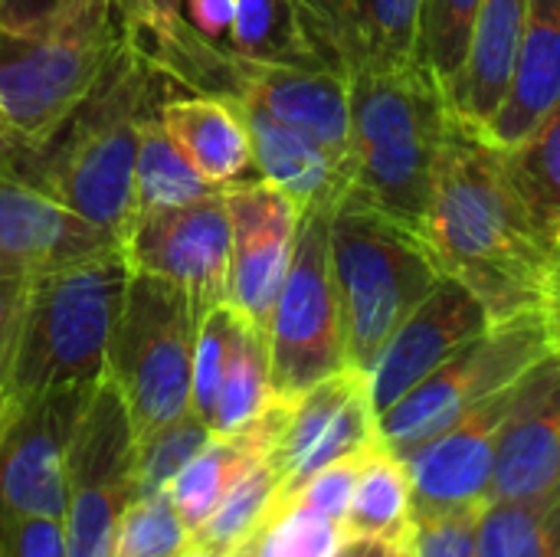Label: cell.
I'll list each match as a JSON object with an SVG mask.
<instances>
[{
    "label": "cell",
    "mask_w": 560,
    "mask_h": 557,
    "mask_svg": "<svg viewBox=\"0 0 560 557\" xmlns=\"http://www.w3.org/2000/svg\"><path fill=\"white\" fill-rule=\"evenodd\" d=\"M476 557H560V486L535 499L489 502L476 529Z\"/></svg>",
    "instance_id": "25"
},
{
    "label": "cell",
    "mask_w": 560,
    "mask_h": 557,
    "mask_svg": "<svg viewBox=\"0 0 560 557\" xmlns=\"http://www.w3.org/2000/svg\"><path fill=\"white\" fill-rule=\"evenodd\" d=\"M368 450H371V446H368ZM368 450H364V453H368ZM364 453L348 456V460H338V463L318 469V473L299 489V496H295L292 502H302V506H308V509H315V512H322V515H328V519H335V522H345L348 506H351V496H354V483H358Z\"/></svg>",
    "instance_id": "37"
},
{
    "label": "cell",
    "mask_w": 560,
    "mask_h": 557,
    "mask_svg": "<svg viewBox=\"0 0 560 557\" xmlns=\"http://www.w3.org/2000/svg\"><path fill=\"white\" fill-rule=\"evenodd\" d=\"M423 240L443 276L459 279L492 325L548 309L555 250L532 227L502 148L456 112L436 161Z\"/></svg>",
    "instance_id": "1"
},
{
    "label": "cell",
    "mask_w": 560,
    "mask_h": 557,
    "mask_svg": "<svg viewBox=\"0 0 560 557\" xmlns=\"http://www.w3.org/2000/svg\"><path fill=\"white\" fill-rule=\"evenodd\" d=\"M410 529H413V496H410L407 466L394 450H387L377 440L361 460V473L341 532L345 538L368 535V538L404 542Z\"/></svg>",
    "instance_id": "23"
},
{
    "label": "cell",
    "mask_w": 560,
    "mask_h": 557,
    "mask_svg": "<svg viewBox=\"0 0 560 557\" xmlns=\"http://www.w3.org/2000/svg\"><path fill=\"white\" fill-rule=\"evenodd\" d=\"M187 7V23L213 39V43H226L230 36V26H233V16H236V0H184Z\"/></svg>",
    "instance_id": "40"
},
{
    "label": "cell",
    "mask_w": 560,
    "mask_h": 557,
    "mask_svg": "<svg viewBox=\"0 0 560 557\" xmlns=\"http://www.w3.org/2000/svg\"><path fill=\"white\" fill-rule=\"evenodd\" d=\"M397 545H400V542L358 535V538H345V542L338 545V552L331 557H394L397 555Z\"/></svg>",
    "instance_id": "42"
},
{
    "label": "cell",
    "mask_w": 560,
    "mask_h": 557,
    "mask_svg": "<svg viewBox=\"0 0 560 557\" xmlns=\"http://www.w3.org/2000/svg\"><path fill=\"white\" fill-rule=\"evenodd\" d=\"M30 279L23 272H3L0 269V394H7L20 335H23V318H26V299H30Z\"/></svg>",
    "instance_id": "38"
},
{
    "label": "cell",
    "mask_w": 560,
    "mask_h": 557,
    "mask_svg": "<svg viewBox=\"0 0 560 557\" xmlns=\"http://www.w3.org/2000/svg\"><path fill=\"white\" fill-rule=\"evenodd\" d=\"M548 325H551V335H555V345H560V240L555 246V256H551V282H548Z\"/></svg>",
    "instance_id": "43"
},
{
    "label": "cell",
    "mask_w": 560,
    "mask_h": 557,
    "mask_svg": "<svg viewBox=\"0 0 560 557\" xmlns=\"http://www.w3.org/2000/svg\"><path fill=\"white\" fill-rule=\"evenodd\" d=\"M233 105L249 131L256 177L289 194L302 213L318 207H335L348 194L351 171L331 151H325L318 141L282 125L279 118H272L256 105L246 102H233Z\"/></svg>",
    "instance_id": "19"
},
{
    "label": "cell",
    "mask_w": 560,
    "mask_h": 557,
    "mask_svg": "<svg viewBox=\"0 0 560 557\" xmlns=\"http://www.w3.org/2000/svg\"><path fill=\"white\" fill-rule=\"evenodd\" d=\"M560 105V0H528L518 59L505 102L482 135L495 148L518 144Z\"/></svg>",
    "instance_id": "20"
},
{
    "label": "cell",
    "mask_w": 560,
    "mask_h": 557,
    "mask_svg": "<svg viewBox=\"0 0 560 557\" xmlns=\"http://www.w3.org/2000/svg\"><path fill=\"white\" fill-rule=\"evenodd\" d=\"M184 0H115L118 30L138 43H148L161 33H167L184 13Z\"/></svg>",
    "instance_id": "39"
},
{
    "label": "cell",
    "mask_w": 560,
    "mask_h": 557,
    "mask_svg": "<svg viewBox=\"0 0 560 557\" xmlns=\"http://www.w3.org/2000/svg\"><path fill=\"white\" fill-rule=\"evenodd\" d=\"M197 322L180 286L131 269L105 351V378L118 387L138 443L190 410Z\"/></svg>",
    "instance_id": "7"
},
{
    "label": "cell",
    "mask_w": 560,
    "mask_h": 557,
    "mask_svg": "<svg viewBox=\"0 0 560 557\" xmlns=\"http://www.w3.org/2000/svg\"><path fill=\"white\" fill-rule=\"evenodd\" d=\"M555 486H560V345L512 387L489 502L535 499Z\"/></svg>",
    "instance_id": "17"
},
{
    "label": "cell",
    "mask_w": 560,
    "mask_h": 557,
    "mask_svg": "<svg viewBox=\"0 0 560 557\" xmlns=\"http://www.w3.org/2000/svg\"><path fill=\"white\" fill-rule=\"evenodd\" d=\"M328 213L331 207L302 213L295 256L266 325L272 394L282 401H295L348 364L328 250Z\"/></svg>",
    "instance_id": "9"
},
{
    "label": "cell",
    "mask_w": 560,
    "mask_h": 557,
    "mask_svg": "<svg viewBox=\"0 0 560 557\" xmlns=\"http://www.w3.org/2000/svg\"><path fill=\"white\" fill-rule=\"evenodd\" d=\"M118 43L115 0H66L26 30L0 23V148H39L95 89Z\"/></svg>",
    "instance_id": "4"
},
{
    "label": "cell",
    "mask_w": 560,
    "mask_h": 557,
    "mask_svg": "<svg viewBox=\"0 0 560 557\" xmlns=\"http://www.w3.org/2000/svg\"><path fill=\"white\" fill-rule=\"evenodd\" d=\"M410 532H413V529H410ZM394 557H413V545H410V535H407V538H404V542L397 545V555H394Z\"/></svg>",
    "instance_id": "44"
},
{
    "label": "cell",
    "mask_w": 560,
    "mask_h": 557,
    "mask_svg": "<svg viewBox=\"0 0 560 557\" xmlns=\"http://www.w3.org/2000/svg\"><path fill=\"white\" fill-rule=\"evenodd\" d=\"M95 384L7 404L0 420V525L46 515L66 522V450Z\"/></svg>",
    "instance_id": "11"
},
{
    "label": "cell",
    "mask_w": 560,
    "mask_h": 557,
    "mask_svg": "<svg viewBox=\"0 0 560 557\" xmlns=\"http://www.w3.org/2000/svg\"><path fill=\"white\" fill-rule=\"evenodd\" d=\"M226 46L246 59L318 69L299 30L292 0H236V16Z\"/></svg>",
    "instance_id": "29"
},
{
    "label": "cell",
    "mask_w": 560,
    "mask_h": 557,
    "mask_svg": "<svg viewBox=\"0 0 560 557\" xmlns=\"http://www.w3.org/2000/svg\"><path fill=\"white\" fill-rule=\"evenodd\" d=\"M128 279L131 266L121 246L33 276L3 401L23 404L59 387L98 384Z\"/></svg>",
    "instance_id": "5"
},
{
    "label": "cell",
    "mask_w": 560,
    "mask_h": 557,
    "mask_svg": "<svg viewBox=\"0 0 560 557\" xmlns=\"http://www.w3.org/2000/svg\"><path fill=\"white\" fill-rule=\"evenodd\" d=\"M525 13L528 0H479L466 62L446 92L453 112L463 121L486 128L505 102L518 59Z\"/></svg>",
    "instance_id": "21"
},
{
    "label": "cell",
    "mask_w": 560,
    "mask_h": 557,
    "mask_svg": "<svg viewBox=\"0 0 560 557\" xmlns=\"http://www.w3.org/2000/svg\"><path fill=\"white\" fill-rule=\"evenodd\" d=\"M138 499V440L118 387L102 378L66 450L69 557H115L118 529Z\"/></svg>",
    "instance_id": "10"
},
{
    "label": "cell",
    "mask_w": 560,
    "mask_h": 557,
    "mask_svg": "<svg viewBox=\"0 0 560 557\" xmlns=\"http://www.w3.org/2000/svg\"><path fill=\"white\" fill-rule=\"evenodd\" d=\"M492 328L486 305L453 276H440L427 299L397 325L368 371L374 414L394 407L423 378Z\"/></svg>",
    "instance_id": "15"
},
{
    "label": "cell",
    "mask_w": 560,
    "mask_h": 557,
    "mask_svg": "<svg viewBox=\"0 0 560 557\" xmlns=\"http://www.w3.org/2000/svg\"><path fill=\"white\" fill-rule=\"evenodd\" d=\"M240 312L230 302H220L207 309L197 322V338H194V374H190V410L210 427L217 397L223 387L230 348L240 328Z\"/></svg>",
    "instance_id": "32"
},
{
    "label": "cell",
    "mask_w": 560,
    "mask_h": 557,
    "mask_svg": "<svg viewBox=\"0 0 560 557\" xmlns=\"http://www.w3.org/2000/svg\"><path fill=\"white\" fill-rule=\"evenodd\" d=\"M194 532L184 525L171 489L138 496L118 529L115 557H187L194 555Z\"/></svg>",
    "instance_id": "30"
},
{
    "label": "cell",
    "mask_w": 560,
    "mask_h": 557,
    "mask_svg": "<svg viewBox=\"0 0 560 557\" xmlns=\"http://www.w3.org/2000/svg\"><path fill=\"white\" fill-rule=\"evenodd\" d=\"M341 542V522L302 502H289L262 525L256 557H331Z\"/></svg>",
    "instance_id": "34"
},
{
    "label": "cell",
    "mask_w": 560,
    "mask_h": 557,
    "mask_svg": "<svg viewBox=\"0 0 560 557\" xmlns=\"http://www.w3.org/2000/svg\"><path fill=\"white\" fill-rule=\"evenodd\" d=\"M174 89L180 85L154 66L148 49L121 33L108 69L75 112L39 148H0V167L125 243L138 217L141 125L174 98Z\"/></svg>",
    "instance_id": "2"
},
{
    "label": "cell",
    "mask_w": 560,
    "mask_h": 557,
    "mask_svg": "<svg viewBox=\"0 0 560 557\" xmlns=\"http://www.w3.org/2000/svg\"><path fill=\"white\" fill-rule=\"evenodd\" d=\"M3 410H7V401H3V394H0V420H3Z\"/></svg>",
    "instance_id": "45"
},
{
    "label": "cell",
    "mask_w": 560,
    "mask_h": 557,
    "mask_svg": "<svg viewBox=\"0 0 560 557\" xmlns=\"http://www.w3.org/2000/svg\"><path fill=\"white\" fill-rule=\"evenodd\" d=\"M351 187L390 220L423 233L436 161L453 121L446 85L413 56L351 82Z\"/></svg>",
    "instance_id": "3"
},
{
    "label": "cell",
    "mask_w": 560,
    "mask_h": 557,
    "mask_svg": "<svg viewBox=\"0 0 560 557\" xmlns=\"http://www.w3.org/2000/svg\"><path fill=\"white\" fill-rule=\"evenodd\" d=\"M161 125L210 187L256 177L253 144L243 115L230 98L174 95L161 105Z\"/></svg>",
    "instance_id": "22"
},
{
    "label": "cell",
    "mask_w": 560,
    "mask_h": 557,
    "mask_svg": "<svg viewBox=\"0 0 560 557\" xmlns=\"http://www.w3.org/2000/svg\"><path fill=\"white\" fill-rule=\"evenodd\" d=\"M512 387L482 401L420 446L397 453L410 476L413 519L489 506L495 446L502 420L509 414Z\"/></svg>",
    "instance_id": "16"
},
{
    "label": "cell",
    "mask_w": 560,
    "mask_h": 557,
    "mask_svg": "<svg viewBox=\"0 0 560 557\" xmlns=\"http://www.w3.org/2000/svg\"><path fill=\"white\" fill-rule=\"evenodd\" d=\"M279 492V476L269 463V456L253 460L243 476L226 489L213 515L197 529L194 545L207 557H226L246 542L259 538L262 525L269 522L272 502Z\"/></svg>",
    "instance_id": "27"
},
{
    "label": "cell",
    "mask_w": 560,
    "mask_h": 557,
    "mask_svg": "<svg viewBox=\"0 0 560 557\" xmlns=\"http://www.w3.org/2000/svg\"><path fill=\"white\" fill-rule=\"evenodd\" d=\"M230 210L223 187L164 210L138 213L121 250L135 272L180 286L197 315L226 302L230 292Z\"/></svg>",
    "instance_id": "12"
},
{
    "label": "cell",
    "mask_w": 560,
    "mask_h": 557,
    "mask_svg": "<svg viewBox=\"0 0 560 557\" xmlns=\"http://www.w3.org/2000/svg\"><path fill=\"white\" fill-rule=\"evenodd\" d=\"M230 210V292L226 302L266 332L282 282L289 276L302 210L262 177L223 187Z\"/></svg>",
    "instance_id": "14"
},
{
    "label": "cell",
    "mask_w": 560,
    "mask_h": 557,
    "mask_svg": "<svg viewBox=\"0 0 560 557\" xmlns=\"http://www.w3.org/2000/svg\"><path fill=\"white\" fill-rule=\"evenodd\" d=\"M377 440L381 437L371 404V384L368 374L358 368L345 364L331 378L289 401V417L269 453V463L279 476V492L269 519L282 512L318 469L358 456Z\"/></svg>",
    "instance_id": "13"
},
{
    "label": "cell",
    "mask_w": 560,
    "mask_h": 557,
    "mask_svg": "<svg viewBox=\"0 0 560 557\" xmlns=\"http://www.w3.org/2000/svg\"><path fill=\"white\" fill-rule=\"evenodd\" d=\"M161 115V112H158ZM151 115L141 125V141H138V161H135V197H138V213L148 210H164V207H180L190 204L217 187H210L197 167L184 158V151L174 144V138L164 131L161 118Z\"/></svg>",
    "instance_id": "28"
},
{
    "label": "cell",
    "mask_w": 560,
    "mask_h": 557,
    "mask_svg": "<svg viewBox=\"0 0 560 557\" xmlns=\"http://www.w3.org/2000/svg\"><path fill=\"white\" fill-rule=\"evenodd\" d=\"M66 0H0V23L10 30H26L49 20Z\"/></svg>",
    "instance_id": "41"
},
{
    "label": "cell",
    "mask_w": 560,
    "mask_h": 557,
    "mask_svg": "<svg viewBox=\"0 0 560 557\" xmlns=\"http://www.w3.org/2000/svg\"><path fill=\"white\" fill-rule=\"evenodd\" d=\"M210 427L194 414H180L177 420L158 427L151 437L138 443V496H154L171 489L174 476L210 443Z\"/></svg>",
    "instance_id": "33"
},
{
    "label": "cell",
    "mask_w": 560,
    "mask_h": 557,
    "mask_svg": "<svg viewBox=\"0 0 560 557\" xmlns=\"http://www.w3.org/2000/svg\"><path fill=\"white\" fill-rule=\"evenodd\" d=\"M121 246L46 190L0 167V269L39 276L46 269Z\"/></svg>",
    "instance_id": "18"
},
{
    "label": "cell",
    "mask_w": 560,
    "mask_h": 557,
    "mask_svg": "<svg viewBox=\"0 0 560 557\" xmlns=\"http://www.w3.org/2000/svg\"><path fill=\"white\" fill-rule=\"evenodd\" d=\"M328 250L341 302L345 361L368 374L387 338L427 299L443 269L423 233L354 197H341L331 207Z\"/></svg>",
    "instance_id": "6"
},
{
    "label": "cell",
    "mask_w": 560,
    "mask_h": 557,
    "mask_svg": "<svg viewBox=\"0 0 560 557\" xmlns=\"http://www.w3.org/2000/svg\"><path fill=\"white\" fill-rule=\"evenodd\" d=\"M423 0H371V30L381 69L417 56Z\"/></svg>",
    "instance_id": "35"
},
{
    "label": "cell",
    "mask_w": 560,
    "mask_h": 557,
    "mask_svg": "<svg viewBox=\"0 0 560 557\" xmlns=\"http://www.w3.org/2000/svg\"><path fill=\"white\" fill-rule=\"evenodd\" d=\"M551 348L555 335L545 312H525L492 325L482 338L456 351L394 407L377 414L381 443L394 453L420 446L482 401L509 391Z\"/></svg>",
    "instance_id": "8"
},
{
    "label": "cell",
    "mask_w": 560,
    "mask_h": 557,
    "mask_svg": "<svg viewBox=\"0 0 560 557\" xmlns=\"http://www.w3.org/2000/svg\"><path fill=\"white\" fill-rule=\"evenodd\" d=\"M276 401L272 394V378H269V341L266 332L256 328L246 315L240 318L223 387L217 397V410L210 420L213 437H233L246 430L269 404Z\"/></svg>",
    "instance_id": "26"
},
{
    "label": "cell",
    "mask_w": 560,
    "mask_h": 557,
    "mask_svg": "<svg viewBox=\"0 0 560 557\" xmlns=\"http://www.w3.org/2000/svg\"><path fill=\"white\" fill-rule=\"evenodd\" d=\"M502 158L532 227L555 250L560 240V105L518 144L502 148Z\"/></svg>",
    "instance_id": "24"
},
{
    "label": "cell",
    "mask_w": 560,
    "mask_h": 557,
    "mask_svg": "<svg viewBox=\"0 0 560 557\" xmlns=\"http://www.w3.org/2000/svg\"><path fill=\"white\" fill-rule=\"evenodd\" d=\"M482 509H456L413 519V557H476V529Z\"/></svg>",
    "instance_id": "36"
},
{
    "label": "cell",
    "mask_w": 560,
    "mask_h": 557,
    "mask_svg": "<svg viewBox=\"0 0 560 557\" xmlns=\"http://www.w3.org/2000/svg\"><path fill=\"white\" fill-rule=\"evenodd\" d=\"M476 10L479 0H423L417 56L433 69V76L446 85V92L466 62Z\"/></svg>",
    "instance_id": "31"
}]
</instances>
